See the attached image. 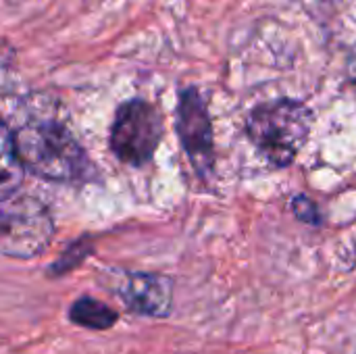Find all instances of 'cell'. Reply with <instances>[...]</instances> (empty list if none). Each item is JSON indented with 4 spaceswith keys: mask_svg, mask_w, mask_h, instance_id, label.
<instances>
[{
    "mask_svg": "<svg viewBox=\"0 0 356 354\" xmlns=\"http://www.w3.org/2000/svg\"><path fill=\"white\" fill-rule=\"evenodd\" d=\"M119 296L125 305L150 317H165L173 300V284L165 275L154 273H131L119 284Z\"/></svg>",
    "mask_w": 356,
    "mask_h": 354,
    "instance_id": "obj_6",
    "label": "cell"
},
{
    "mask_svg": "<svg viewBox=\"0 0 356 354\" xmlns=\"http://www.w3.org/2000/svg\"><path fill=\"white\" fill-rule=\"evenodd\" d=\"M163 134L161 115L144 100H129L119 106L111 129V148L115 156L140 167L150 161Z\"/></svg>",
    "mask_w": 356,
    "mask_h": 354,
    "instance_id": "obj_4",
    "label": "cell"
},
{
    "mask_svg": "<svg viewBox=\"0 0 356 354\" xmlns=\"http://www.w3.org/2000/svg\"><path fill=\"white\" fill-rule=\"evenodd\" d=\"M348 77H350L353 86L356 88V48L355 52H353V56H350V61H348Z\"/></svg>",
    "mask_w": 356,
    "mask_h": 354,
    "instance_id": "obj_11",
    "label": "cell"
},
{
    "mask_svg": "<svg viewBox=\"0 0 356 354\" xmlns=\"http://www.w3.org/2000/svg\"><path fill=\"white\" fill-rule=\"evenodd\" d=\"M54 225L46 207L29 196L0 200V252L15 259L40 255L52 240Z\"/></svg>",
    "mask_w": 356,
    "mask_h": 354,
    "instance_id": "obj_3",
    "label": "cell"
},
{
    "mask_svg": "<svg viewBox=\"0 0 356 354\" xmlns=\"http://www.w3.org/2000/svg\"><path fill=\"white\" fill-rule=\"evenodd\" d=\"M23 179V163L17 154L15 136L0 119V200L13 196Z\"/></svg>",
    "mask_w": 356,
    "mask_h": 354,
    "instance_id": "obj_7",
    "label": "cell"
},
{
    "mask_svg": "<svg viewBox=\"0 0 356 354\" xmlns=\"http://www.w3.org/2000/svg\"><path fill=\"white\" fill-rule=\"evenodd\" d=\"M13 75H15V56H13V50L0 42V94H4L13 81Z\"/></svg>",
    "mask_w": 356,
    "mask_h": 354,
    "instance_id": "obj_9",
    "label": "cell"
},
{
    "mask_svg": "<svg viewBox=\"0 0 356 354\" xmlns=\"http://www.w3.org/2000/svg\"><path fill=\"white\" fill-rule=\"evenodd\" d=\"M15 136L17 154L23 169L52 182H71L83 177L88 159L69 127L54 117H27Z\"/></svg>",
    "mask_w": 356,
    "mask_h": 354,
    "instance_id": "obj_1",
    "label": "cell"
},
{
    "mask_svg": "<svg viewBox=\"0 0 356 354\" xmlns=\"http://www.w3.org/2000/svg\"><path fill=\"white\" fill-rule=\"evenodd\" d=\"M313 113L300 100H273L252 108L246 131L252 144L277 167L290 165L311 134Z\"/></svg>",
    "mask_w": 356,
    "mask_h": 354,
    "instance_id": "obj_2",
    "label": "cell"
},
{
    "mask_svg": "<svg viewBox=\"0 0 356 354\" xmlns=\"http://www.w3.org/2000/svg\"><path fill=\"white\" fill-rule=\"evenodd\" d=\"M177 125L181 144L198 169V173H207L213 169V127L207 104L198 90L188 88L179 96L177 106Z\"/></svg>",
    "mask_w": 356,
    "mask_h": 354,
    "instance_id": "obj_5",
    "label": "cell"
},
{
    "mask_svg": "<svg viewBox=\"0 0 356 354\" xmlns=\"http://www.w3.org/2000/svg\"><path fill=\"white\" fill-rule=\"evenodd\" d=\"M292 211L298 219L307 221V223H319V211H317V204L307 198V196H296L292 200Z\"/></svg>",
    "mask_w": 356,
    "mask_h": 354,
    "instance_id": "obj_10",
    "label": "cell"
},
{
    "mask_svg": "<svg viewBox=\"0 0 356 354\" xmlns=\"http://www.w3.org/2000/svg\"><path fill=\"white\" fill-rule=\"evenodd\" d=\"M69 317L73 323L88 328V330H108L117 321V313L111 307H106L100 300L88 298V296L73 303Z\"/></svg>",
    "mask_w": 356,
    "mask_h": 354,
    "instance_id": "obj_8",
    "label": "cell"
}]
</instances>
